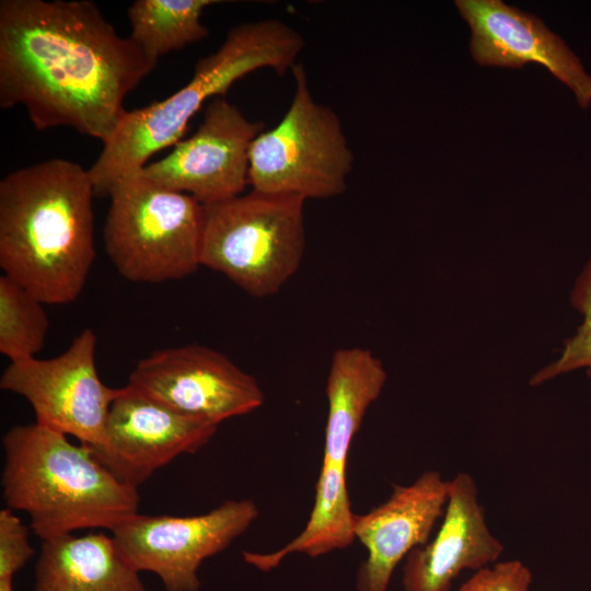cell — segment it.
Returning <instances> with one entry per match:
<instances>
[{
    "instance_id": "6da1fadb",
    "label": "cell",
    "mask_w": 591,
    "mask_h": 591,
    "mask_svg": "<svg viewBox=\"0 0 591 591\" xmlns=\"http://www.w3.org/2000/svg\"><path fill=\"white\" fill-rule=\"evenodd\" d=\"M155 65L93 1H0V107L23 105L37 130L70 127L104 143Z\"/></svg>"
},
{
    "instance_id": "7a4b0ae2",
    "label": "cell",
    "mask_w": 591,
    "mask_h": 591,
    "mask_svg": "<svg viewBox=\"0 0 591 591\" xmlns=\"http://www.w3.org/2000/svg\"><path fill=\"white\" fill-rule=\"evenodd\" d=\"M93 184L66 159L15 170L0 182V267L44 304L83 290L93 262Z\"/></svg>"
},
{
    "instance_id": "3957f363",
    "label": "cell",
    "mask_w": 591,
    "mask_h": 591,
    "mask_svg": "<svg viewBox=\"0 0 591 591\" xmlns=\"http://www.w3.org/2000/svg\"><path fill=\"white\" fill-rule=\"evenodd\" d=\"M2 447L3 499L28 515L42 542L83 529L112 532L138 513V488L116 477L86 444L34 422L10 428Z\"/></svg>"
},
{
    "instance_id": "277c9868",
    "label": "cell",
    "mask_w": 591,
    "mask_h": 591,
    "mask_svg": "<svg viewBox=\"0 0 591 591\" xmlns=\"http://www.w3.org/2000/svg\"><path fill=\"white\" fill-rule=\"evenodd\" d=\"M304 39L280 20L231 28L219 48L198 59L190 80L169 97L127 111L88 170L95 196L106 197L124 175L143 169L157 152L175 146L208 100L224 96L246 74L270 68L282 76L297 63Z\"/></svg>"
},
{
    "instance_id": "5b68a950",
    "label": "cell",
    "mask_w": 591,
    "mask_h": 591,
    "mask_svg": "<svg viewBox=\"0 0 591 591\" xmlns=\"http://www.w3.org/2000/svg\"><path fill=\"white\" fill-rule=\"evenodd\" d=\"M304 201L252 189L202 206L200 265L250 296L279 292L304 256Z\"/></svg>"
},
{
    "instance_id": "8992f818",
    "label": "cell",
    "mask_w": 591,
    "mask_h": 591,
    "mask_svg": "<svg viewBox=\"0 0 591 591\" xmlns=\"http://www.w3.org/2000/svg\"><path fill=\"white\" fill-rule=\"evenodd\" d=\"M107 197L105 252L125 279L178 280L201 266L202 205L194 197L157 185L141 170L119 178Z\"/></svg>"
},
{
    "instance_id": "52a82bcc",
    "label": "cell",
    "mask_w": 591,
    "mask_h": 591,
    "mask_svg": "<svg viewBox=\"0 0 591 591\" xmlns=\"http://www.w3.org/2000/svg\"><path fill=\"white\" fill-rule=\"evenodd\" d=\"M291 72L296 86L290 106L276 126L263 130L251 144L248 184L256 192L304 200L339 196L354 164L341 121L314 100L302 63Z\"/></svg>"
},
{
    "instance_id": "ba28073f",
    "label": "cell",
    "mask_w": 591,
    "mask_h": 591,
    "mask_svg": "<svg viewBox=\"0 0 591 591\" xmlns=\"http://www.w3.org/2000/svg\"><path fill=\"white\" fill-rule=\"evenodd\" d=\"M96 340L93 329L85 328L59 356L10 362L0 379L1 390L30 403L36 424L92 449L102 444L111 406L121 390L100 379Z\"/></svg>"
},
{
    "instance_id": "9c48e42d",
    "label": "cell",
    "mask_w": 591,
    "mask_h": 591,
    "mask_svg": "<svg viewBox=\"0 0 591 591\" xmlns=\"http://www.w3.org/2000/svg\"><path fill=\"white\" fill-rule=\"evenodd\" d=\"M251 499L227 500L188 517H130L113 531L125 559L137 571L155 573L166 591H199L201 563L225 549L258 517Z\"/></svg>"
},
{
    "instance_id": "30bf717a",
    "label": "cell",
    "mask_w": 591,
    "mask_h": 591,
    "mask_svg": "<svg viewBox=\"0 0 591 591\" xmlns=\"http://www.w3.org/2000/svg\"><path fill=\"white\" fill-rule=\"evenodd\" d=\"M127 385L196 418L221 421L259 408L257 380L224 354L201 345L159 349L142 358Z\"/></svg>"
},
{
    "instance_id": "8fae6325",
    "label": "cell",
    "mask_w": 591,
    "mask_h": 591,
    "mask_svg": "<svg viewBox=\"0 0 591 591\" xmlns=\"http://www.w3.org/2000/svg\"><path fill=\"white\" fill-rule=\"evenodd\" d=\"M264 130L225 96L212 99L198 129L141 173L157 185L206 206L236 197L248 184L250 149Z\"/></svg>"
},
{
    "instance_id": "7c38bea8",
    "label": "cell",
    "mask_w": 591,
    "mask_h": 591,
    "mask_svg": "<svg viewBox=\"0 0 591 591\" xmlns=\"http://www.w3.org/2000/svg\"><path fill=\"white\" fill-rule=\"evenodd\" d=\"M218 426L126 384L111 406L102 444L91 449L116 477L138 488L177 456L206 445Z\"/></svg>"
},
{
    "instance_id": "4fadbf2b",
    "label": "cell",
    "mask_w": 591,
    "mask_h": 591,
    "mask_svg": "<svg viewBox=\"0 0 591 591\" xmlns=\"http://www.w3.org/2000/svg\"><path fill=\"white\" fill-rule=\"evenodd\" d=\"M455 4L471 27L470 49L476 62L508 68L540 63L573 92L582 109L589 107L591 76L542 20L500 0H456Z\"/></svg>"
},
{
    "instance_id": "5bb4252c",
    "label": "cell",
    "mask_w": 591,
    "mask_h": 591,
    "mask_svg": "<svg viewBox=\"0 0 591 591\" xmlns=\"http://www.w3.org/2000/svg\"><path fill=\"white\" fill-rule=\"evenodd\" d=\"M449 486L439 472L426 471L410 485H395L382 505L355 515V536L368 552L357 591H386L398 563L429 541L444 514Z\"/></svg>"
},
{
    "instance_id": "9a60e30c",
    "label": "cell",
    "mask_w": 591,
    "mask_h": 591,
    "mask_svg": "<svg viewBox=\"0 0 591 591\" xmlns=\"http://www.w3.org/2000/svg\"><path fill=\"white\" fill-rule=\"evenodd\" d=\"M502 552V544L487 526L474 478L457 473L450 480L443 520L436 536L405 558L403 589L450 591L461 571L485 568Z\"/></svg>"
},
{
    "instance_id": "2e32d148",
    "label": "cell",
    "mask_w": 591,
    "mask_h": 591,
    "mask_svg": "<svg viewBox=\"0 0 591 591\" xmlns=\"http://www.w3.org/2000/svg\"><path fill=\"white\" fill-rule=\"evenodd\" d=\"M35 591H150L113 536L89 533L42 542Z\"/></svg>"
},
{
    "instance_id": "e0dca14e",
    "label": "cell",
    "mask_w": 591,
    "mask_h": 591,
    "mask_svg": "<svg viewBox=\"0 0 591 591\" xmlns=\"http://www.w3.org/2000/svg\"><path fill=\"white\" fill-rule=\"evenodd\" d=\"M386 379L383 362L367 348L344 347L333 354L326 382L328 413L322 463L347 468L352 439Z\"/></svg>"
},
{
    "instance_id": "ac0fdd59",
    "label": "cell",
    "mask_w": 591,
    "mask_h": 591,
    "mask_svg": "<svg viewBox=\"0 0 591 591\" xmlns=\"http://www.w3.org/2000/svg\"><path fill=\"white\" fill-rule=\"evenodd\" d=\"M355 515L347 488V468L322 463L315 499L303 531L285 547L271 553L244 551L243 559L258 570L269 571L290 554L317 557L349 546L355 536Z\"/></svg>"
},
{
    "instance_id": "d6986e66",
    "label": "cell",
    "mask_w": 591,
    "mask_h": 591,
    "mask_svg": "<svg viewBox=\"0 0 591 591\" xmlns=\"http://www.w3.org/2000/svg\"><path fill=\"white\" fill-rule=\"evenodd\" d=\"M217 0H136L127 11L131 40L150 59L179 50L209 35L204 10Z\"/></svg>"
},
{
    "instance_id": "ffe728a7",
    "label": "cell",
    "mask_w": 591,
    "mask_h": 591,
    "mask_svg": "<svg viewBox=\"0 0 591 591\" xmlns=\"http://www.w3.org/2000/svg\"><path fill=\"white\" fill-rule=\"evenodd\" d=\"M48 329L44 303L19 282L1 275L0 352L10 362L36 358Z\"/></svg>"
},
{
    "instance_id": "44dd1931",
    "label": "cell",
    "mask_w": 591,
    "mask_h": 591,
    "mask_svg": "<svg viewBox=\"0 0 591 591\" xmlns=\"http://www.w3.org/2000/svg\"><path fill=\"white\" fill-rule=\"evenodd\" d=\"M569 300L581 315V323L575 334L564 340L559 357L531 376L532 386L576 370H584L591 380V258L576 277Z\"/></svg>"
},
{
    "instance_id": "7402d4cb",
    "label": "cell",
    "mask_w": 591,
    "mask_h": 591,
    "mask_svg": "<svg viewBox=\"0 0 591 591\" xmlns=\"http://www.w3.org/2000/svg\"><path fill=\"white\" fill-rule=\"evenodd\" d=\"M34 555L28 528L10 508L0 510V578L13 577Z\"/></svg>"
},
{
    "instance_id": "603a6c76",
    "label": "cell",
    "mask_w": 591,
    "mask_h": 591,
    "mask_svg": "<svg viewBox=\"0 0 591 591\" xmlns=\"http://www.w3.org/2000/svg\"><path fill=\"white\" fill-rule=\"evenodd\" d=\"M532 578L528 566L511 559L477 570L457 591H529Z\"/></svg>"
},
{
    "instance_id": "cb8c5ba5",
    "label": "cell",
    "mask_w": 591,
    "mask_h": 591,
    "mask_svg": "<svg viewBox=\"0 0 591 591\" xmlns=\"http://www.w3.org/2000/svg\"><path fill=\"white\" fill-rule=\"evenodd\" d=\"M13 577L0 578V591H13Z\"/></svg>"
}]
</instances>
